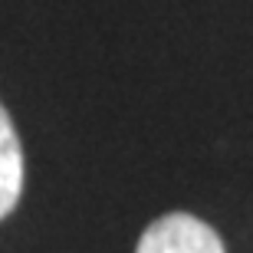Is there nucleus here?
Segmentation results:
<instances>
[{"label":"nucleus","mask_w":253,"mask_h":253,"mask_svg":"<svg viewBox=\"0 0 253 253\" xmlns=\"http://www.w3.org/2000/svg\"><path fill=\"white\" fill-rule=\"evenodd\" d=\"M135 253H224L220 237L191 214H168L145 227Z\"/></svg>","instance_id":"obj_1"},{"label":"nucleus","mask_w":253,"mask_h":253,"mask_svg":"<svg viewBox=\"0 0 253 253\" xmlns=\"http://www.w3.org/2000/svg\"><path fill=\"white\" fill-rule=\"evenodd\" d=\"M23 191V151L7 109L0 105V220L17 207Z\"/></svg>","instance_id":"obj_2"}]
</instances>
